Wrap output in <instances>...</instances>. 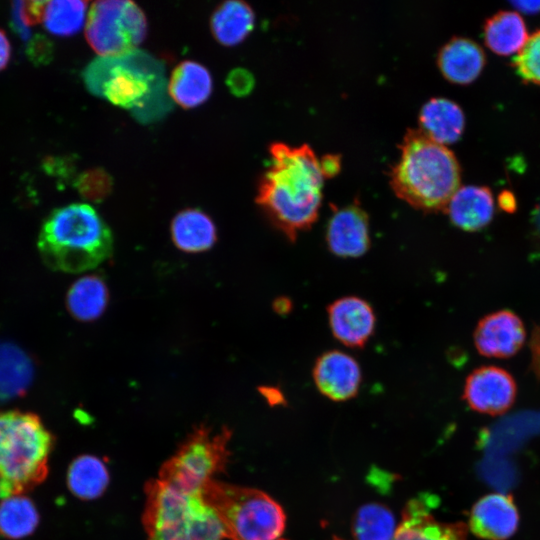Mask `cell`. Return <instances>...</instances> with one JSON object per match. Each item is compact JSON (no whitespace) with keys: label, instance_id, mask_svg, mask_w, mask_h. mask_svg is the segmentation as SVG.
Here are the masks:
<instances>
[{"label":"cell","instance_id":"12","mask_svg":"<svg viewBox=\"0 0 540 540\" xmlns=\"http://www.w3.org/2000/svg\"><path fill=\"white\" fill-rule=\"evenodd\" d=\"M326 243L338 257L356 258L364 255L370 247L366 212L357 203L334 207L326 229Z\"/></svg>","mask_w":540,"mask_h":540},{"label":"cell","instance_id":"17","mask_svg":"<svg viewBox=\"0 0 540 540\" xmlns=\"http://www.w3.org/2000/svg\"><path fill=\"white\" fill-rule=\"evenodd\" d=\"M451 222L464 231H477L490 223L494 215V199L484 186H462L445 208Z\"/></svg>","mask_w":540,"mask_h":540},{"label":"cell","instance_id":"14","mask_svg":"<svg viewBox=\"0 0 540 540\" xmlns=\"http://www.w3.org/2000/svg\"><path fill=\"white\" fill-rule=\"evenodd\" d=\"M317 389L333 401L353 398L360 387L362 374L358 362L349 354L331 350L320 355L313 367Z\"/></svg>","mask_w":540,"mask_h":540},{"label":"cell","instance_id":"7","mask_svg":"<svg viewBox=\"0 0 540 540\" xmlns=\"http://www.w3.org/2000/svg\"><path fill=\"white\" fill-rule=\"evenodd\" d=\"M157 62L138 51L101 57L86 69L88 88L112 104L125 109H140L148 103L156 86L163 87Z\"/></svg>","mask_w":540,"mask_h":540},{"label":"cell","instance_id":"28","mask_svg":"<svg viewBox=\"0 0 540 540\" xmlns=\"http://www.w3.org/2000/svg\"><path fill=\"white\" fill-rule=\"evenodd\" d=\"M86 8L84 1H43L41 22L55 35H72L82 28Z\"/></svg>","mask_w":540,"mask_h":540},{"label":"cell","instance_id":"9","mask_svg":"<svg viewBox=\"0 0 540 540\" xmlns=\"http://www.w3.org/2000/svg\"><path fill=\"white\" fill-rule=\"evenodd\" d=\"M147 21L138 5L128 0L94 2L88 12L85 36L101 57L134 51L144 40Z\"/></svg>","mask_w":540,"mask_h":540},{"label":"cell","instance_id":"33","mask_svg":"<svg viewBox=\"0 0 540 540\" xmlns=\"http://www.w3.org/2000/svg\"><path fill=\"white\" fill-rule=\"evenodd\" d=\"M532 366L536 375L540 378V327L534 330L531 339Z\"/></svg>","mask_w":540,"mask_h":540},{"label":"cell","instance_id":"38","mask_svg":"<svg viewBox=\"0 0 540 540\" xmlns=\"http://www.w3.org/2000/svg\"><path fill=\"white\" fill-rule=\"evenodd\" d=\"M333 540H342V539H340L338 537H333Z\"/></svg>","mask_w":540,"mask_h":540},{"label":"cell","instance_id":"4","mask_svg":"<svg viewBox=\"0 0 540 540\" xmlns=\"http://www.w3.org/2000/svg\"><path fill=\"white\" fill-rule=\"evenodd\" d=\"M143 523L147 540H224L225 527L202 493L187 492L158 478L146 487Z\"/></svg>","mask_w":540,"mask_h":540},{"label":"cell","instance_id":"37","mask_svg":"<svg viewBox=\"0 0 540 540\" xmlns=\"http://www.w3.org/2000/svg\"><path fill=\"white\" fill-rule=\"evenodd\" d=\"M274 306H275L276 312L285 313L291 309V302L287 300L286 298H281V299L276 300Z\"/></svg>","mask_w":540,"mask_h":540},{"label":"cell","instance_id":"23","mask_svg":"<svg viewBox=\"0 0 540 540\" xmlns=\"http://www.w3.org/2000/svg\"><path fill=\"white\" fill-rule=\"evenodd\" d=\"M528 37L525 22L515 11H499L484 25L485 43L499 55L518 53Z\"/></svg>","mask_w":540,"mask_h":540},{"label":"cell","instance_id":"2","mask_svg":"<svg viewBox=\"0 0 540 540\" xmlns=\"http://www.w3.org/2000/svg\"><path fill=\"white\" fill-rule=\"evenodd\" d=\"M400 149L390 174L396 195L421 210L445 209L460 187V167L454 153L421 129H409Z\"/></svg>","mask_w":540,"mask_h":540},{"label":"cell","instance_id":"15","mask_svg":"<svg viewBox=\"0 0 540 540\" xmlns=\"http://www.w3.org/2000/svg\"><path fill=\"white\" fill-rule=\"evenodd\" d=\"M525 341L521 319L509 310L482 318L474 332L475 347L481 355L507 358L519 351Z\"/></svg>","mask_w":540,"mask_h":540},{"label":"cell","instance_id":"31","mask_svg":"<svg viewBox=\"0 0 540 540\" xmlns=\"http://www.w3.org/2000/svg\"><path fill=\"white\" fill-rule=\"evenodd\" d=\"M76 187L84 198L97 202L103 200L111 191L112 180L104 170L93 169L80 175Z\"/></svg>","mask_w":540,"mask_h":540},{"label":"cell","instance_id":"32","mask_svg":"<svg viewBox=\"0 0 540 540\" xmlns=\"http://www.w3.org/2000/svg\"><path fill=\"white\" fill-rule=\"evenodd\" d=\"M227 85L233 94L245 95L252 89L253 77L244 69H235L229 73Z\"/></svg>","mask_w":540,"mask_h":540},{"label":"cell","instance_id":"26","mask_svg":"<svg viewBox=\"0 0 540 540\" xmlns=\"http://www.w3.org/2000/svg\"><path fill=\"white\" fill-rule=\"evenodd\" d=\"M397 528L392 511L380 503L359 507L352 523L355 540H393Z\"/></svg>","mask_w":540,"mask_h":540},{"label":"cell","instance_id":"34","mask_svg":"<svg viewBox=\"0 0 540 540\" xmlns=\"http://www.w3.org/2000/svg\"><path fill=\"white\" fill-rule=\"evenodd\" d=\"M11 48L6 34L0 29V71L3 70L10 59Z\"/></svg>","mask_w":540,"mask_h":540},{"label":"cell","instance_id":"13","mask_svg":"<svg viewBox=\"0 0 540 540\" xmlns=\"http://www.w3.org/2000/svg\"><path fill=\"white\" fill-rule=\"evenodd\" d=\"M333 336L350 348H362L372 336L376 317L371 305L357 296L335 300L327 308Z\"/></svg>","mask_w":540,"mask_h":540},{"label":"cell","instance_id":"22","mask_svg":"<svg viewBox=\"0 0 540 540\" xmlns=\"http://www.w3.org/2000/svg\"><path fill=\"white\" fill-rule=\"evenodd\" d=\"M254 12L243 1L229 0L222 3L211 17L214 38L224 46H234L243 41L254 26Z\"/></svg>","mask_w":540,"mask_h":540},{"label":"cell","instance_id":"29","mask_svg":"<svg viewBox=\"0 0 540 540\" xmlns=\"http://www.w3.org/2000/svg\"><path fill=\"white\" fill-rule=\"evenodd\" d=\"M38 513L33 503L23 496L5 498L0 504V533L9 538H21L33 532Z\"/></svg>","mask_w":540,"mask_h":540},{"label":"cell","instance_id":"20","mask_svg":"<svg viewBox=\"0 0 540 540\" xmlns=\"http://www.w3.org/2000/svg\"><path fill=\"white\" fill-rule=\"evenodd\" d=\"M168 92L173 101L183 108L197 107L211 95L212 77L203 65L183 61L172 72Z\"/></svg>","mask_w":540,"mask_h":540},{"label":"cell","instance_id":"18","mask_svg":"<svg viewBox=\"0 0 540 540\" xmlns=\"http://www.w3.org/2000/svg\"><path fill=\"white\" fill-rule=\"evenodd\" d=\"M437 62L446 79L468 84L481 73L485 65V54L473 40L454 37L441 48Z\"/></svg>","mask_w":540,"mask_h":540},{"label":"cell","instance_id":"11","mask_svg":"<svg viewBox=\"0 0 540 540\" xmlns=\"http://www.w3.org/2000/svg\"><path fill=\"white\" fill-rule=\"evenodd\" d=\"M435 506L436 498L429 494L411 499L403 510L393 540H468L464 523L436 520L431 513Z\"/></svg>","mask_w":540,"mask_h":540},{"label":"cell","instance_id":"16","mask_svg":"<svg viewBox=\"0 0 540 540\" xmlns=\"http://www.w3.org/2000/svg\"><path fill=\"white\" fill-rule=\"evenodd\" d=\"M519 513L510 495L491 493L480 498L469 515L470 531L481 539L506 540L517 530Z\"/></svg>","mask_w":540,"mask_h":540},{"label":"cell","instance_id":"27","mask_svg":"<svg viewBox=\"0 0 540 540\" xmlns=\"http://www.w3.org/2000/svg\"><path fill=\"white\" fill-rule=\"evenodd\" d=\"M31 377L27 356L13 345L0 344V401L25 391Z\"/></svg>","mask_w":540,"mask_h":540},{"label":"cell","instance_id":"3","mask_svg":"<svg viewBox=\"0 0 540 540\" xmlns=\"http://www.w3.org/2000/svg\"><path fill=\"white\" fill-rule=\"evenodd\" d=\"M37 247L50 269L79 273L94 269L110 257L113 238L92 206L75 203L55 209L45 219Z\"/></svg>","mask_w":540,"mask_h":540},{"label":"cell","instance_id":"8","mask_svg":"<svg viewBox=\"0 0 540 540\" xmlns=\"http://www.w3.org/2000/svg\"><path fill=\"white\" fill-rule=\"evenodd\" d=\"M229 432L212 434L205 428L194 432L162 466L158 479L178 489L202 493L213 475L227 463Z\"/></svg>","mask_w":540,"mask_h":540},{"label":"cell","instance_id":"19","mask_svg":"<svg viewBox=\"0 0 540 540\" xmlns=\"http://www.w3.org/2000/svg\"><path fill=\"white\" fill-rule=\"evenodd\" d=\"M421 130L440 144L457 141L464 130L465 117L455 102L436 97L427 101L420 110Z\"/></svg>","mask_w":540,"mask_h":540},{"label":"cell","instance_id":"25","mask_svg":"<svg viewBox=\"0 0 540 540\" xmlns=\"http://www.w3.org/2000/svg\"><path fill=\"white\" fill-rule=\"evenodd\" d=\"M67 482L75 496L91 500L103 494L109 482V474L100 459L82 455L71 463Z\"/></svg>","mask_w":540,"mask_h":540},{"label":"cell","instance_id":"36","mask_svg":"<svg viewBox=\"0 0 540 540\" xmlns=\"http://www.w3.org/2000/svg\"><path fill=\"white\" fill-rule=\"evenodd\" d=\"M499 205L507 212H511L516 207L515 197L509 191H504L499 195Z\"/></svg>","mask_w":540,"mask_h":540},{"label":"cell","instance_id":"5","mask_svg":"<svg viewBox=\"0 0 540 540\" xmlns=\"http://www.w3.org/2000/svg\"><path fill=\"white\" fill-rule=\"evenodd\" d=\"M51 446V434L38 416L0 412V496H16L42 482Z\"/></svg>","mask_w":540,"mask_h":540},{"label":"cell","instance_id":"30","mask_svg":"<svg viewBox=\"0 0 540 540\" xmlns=\"http://www.w3.org/2000/svg\"><path fill=\"white\" fill-rule=\"evenodd\" d=\"M514 66L524 80L540 84V29L528 37L514 58Z\"/></svg>","mask_w":540,"mask_h":540},{"label":"cell","instance_id":"6","mask_svg":"<svg viewBox=\"0 0 540 540\" xmlns=\"http://www.w3.org/2000/svg\"><path fill=\"white\" fill-rule=\"evenodd\" d=\"M202 496L220 517L229 540H283L286 515L268 494L213 479Z\"/></svg>","mask_w":540,"mask_h":540},{"label":"cell","instance_id":"21","mask_svg":"<svg viewBox=\"0 0 540 540\" xmlns=\"http://www.w3.org/2000/svg\"><path fill=\"white\" fill-rule=\"evenodd\" d=\"M174 244L185 252L205 251L216 240V228L211 218L198 209H185L179 212L171 224Z\"/></svg>","mask_w":540,"mask_h":540},{"label":"cell","instance_id":"10","mask_svg":"<svg viewBox=\"0 0 540 540\" xmlns=\"http://www.w3.org/2000/svg\"><path fill=\"white\" fill-rule=\"evenodd\" d=\"M516 397V383L504 369L483 366L466 378L463 398L471 409L488 415H500L510 409Z\"/></svg>","mask_w":540,"mask_h":540},{"label":"cell","instance_id":"24","mask_svg":"<svg viewBox=\"0 0 540 540\" xmlns=\"http://www.w3.org/2000/svg\"><path fill=\"white\" fill-rule=\"evenodd\" d=\"M108 291L100 277L89 275L76 281L67 294L69 312L78 320L98 318L106 308Z\"/></svg>","mask_w":540,"mask_h":540},{"label":"cell","instance_id":"1","mask_svg":"<svg viewBox=\"0 0 540 540\" xmlns=\"http://www.w3.org/2000/svg\"><path fill=\"white\" fill-rule=\"evenodd\" d=\"M270 155L256 201L276 227L294 241L318 218L327 175L322 160L307 144L293 147L275 142Z\"/></svg>","mask_w":540,"mask_h":540},{"label":"cell","instance_id":"35","mask_svg":"<svg viewBox=\"0 0 540 540\" xmlns=\"http://www.w3.org/2000/svg\"><path fill=\"white\" fill-rule=\"evenodd\" d=\"M512 5L517 9L525 13H537L540 12V1H516L512 2Z\"/></svg>","mask_w":540,"mask_h":540}]
</instances>
